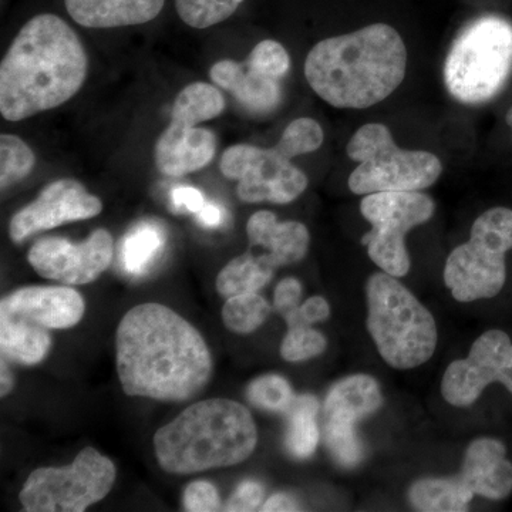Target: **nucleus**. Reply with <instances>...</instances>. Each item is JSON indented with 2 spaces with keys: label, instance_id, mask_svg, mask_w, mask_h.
Returning a JSON list of instances; mask_svg holds the SVG:
<instances>
[{
  "label": "nucleus",
  "instance_id": "f257e3e1",
  "mask_svg": "<svg viewBox=\"0 0 512 512\" xmlns=\"http://www.w3.org/2000/svg\"><path fill=\"white\" fill-rule=\"evenodd\" d=\"M116 366L121 387L131 397L188 402L212 375L207 342L190 322L161 303L128 311L116 335Z\"/></svg>",
  "mask_w": 512,
  "mask_h": 512
},
{
  "label": "nucleus",
  "instance_id": "f03ea898",
  "mask_svg": "<svg viewBox=\"0 0 512 512\" xmlns=\"http://www.w3.org/2000/svg\"><path fill=\"white\" fill-rule=\"evenodd\" d=\"M89 59L63 19L42 13L13 39L0 64V113L22 121L73 99L86 82Z\"/></svg>",
  "mask_w": 512,
  "mask_h": 512
},
{
  "label": "nucleus",
  "instance_id": "7ed1b4c3",
  "mask_svg": "<svg viewBox=\"0 0 512 512\" xmlns=\"http://www.w3.org/2000/svg\"><path fill=\"white\" fill-rule=\"evenodd\" d=\"M406 69L402 36L384 23L320 40L305 62L309 86L336 109H367L386 100Z\"/></svg>",
  "mask_w": 512,
  "mask_h": 512
},
{
  "label": "nucleus",
  "instance_id": "20e7f679",
  "mask_svg": "<svg viewBox=\"0 0 512 512\" xmlns=\"http://www.w3.org/2000/svg\"><path fill=\"white\" fill-rule=\"evenodd\" d=\"M256 444L254 417L228 399L194 403L154 436L158 463L178 476L235 466L251 457Z\"/></svg>",
  "mask_w": 512,
  "mask_h": 512
},
{
  "label": "nucleus",
  "instance_id": "39448f33",
  "mask_svg": "<svg viewBox=\"0 0 512 512\" xmlns=\"http://www.w3.org/2000/svg\"><path fill=\"white\" fill-rule=\"evenodd\" d=\"M367 330L387 365L410 370L429 362L439 333L429 309L387 272L367 279Z\"/></svg>",
  "mask_w": 512,
  "mask_h": 512
},
{
  "label": "nucleus",
  "instance_id": "423d86ee",
  "mask_svg": "<svg viewBox=\"0 0 512 512\" xmlns=\"http://www.w3.org/2000/svg\"><path fill=\"white\" fill-rule=\"evenodd\" d=\"M512 73V23L501 16H481L458 33L444 63L448 93L477 106L493 100Z\"/></svg>",
  "mask_w": 512,
  "mask_h": 512
},
{
  "label": "nucleus",
  "instance_id": "0eeeda50",
  "mask_svg": "<svg viewBox=\"0 0 512 512\" xmlns=\"http://www.w3.org/2000/svg\"><path fill=\"white\" fill-rule=\"evenodd\" d=\"M346 151L359 163L348 181L356 195L426 190L443 173L437 156L429 151L403 150L394 143L389 128L379 123L360 127Z\"/></svg>",
  "mask_w": 512,
  "mask_h": 512
},
{
  "label": "nucleus",
  "instance_id": "6e6552de",
  "mask_svg": "<svg viewBox=\"0 0 512 512\" xmlns=\"http://www.w3.org/2000/svg\"><path fill=\"white\" fill-rule=\"evenodd\" d=\"M512 493V464L503 441L481 437L466 450L453 477L421 478L410 485L407 500L417 511L463 512L476 495L504 500Z\"/></svg>",
  "mask_w": 512,
  "mask_h": 512
},
{
  "label": "nucleus",
  "instance_id": "1a4fd4ad",
  "mask_svg": "<svg viewBox=\"0 0 512 512\" xmlns=\"http://www.w3.org/2000/svg\"><path fill=\"white\" fill-rule=\"evenodd\" d=\"M512 249V210L497 207L474 221L470 239L448 255L444 284L458 302L491 299L507 281L505 255Z\"/></svg>",
  "mask_w": 512,
  "mask_h": 512
},
{
  "label": "nucleus",
  "instance_id": "9d476101",
  "mask_svg": "<svg viewBox=\"0 0 512 512\" xmlns=\"http://www.w3.org/2000/svg\"><path fill=\"white\" fill-rule=\"evenodd\" d=\"M224 109V96L211 84L191 83L181 90L171 111L170 126L154 147L158 171L168 177H181L207 167L214 160L217 137L208 128L198 126L220 116Z\"/></svg>",
  "mask_w": 512,
  "mask_h": 512
},
{
  "label": "nucleus",
  "instance_id": "9b49d317",
  "mask_svg": "<svg viewBox=\"0 0 512 512\" xmlns=\"http://www.w3.org/2000/svg\"><path fill=\"white\" fill-rule=\"evenodd\" d=\"M116 467L96 448H83L70 466L39 468L19 494L29 512H83L109 495Z\"/></svg>",
  "mask_w": 512,
  "mask_h": 512
},
{
  "label": "nucleus",
  "instance_id": "f8f14e48",
  "mask_svg": "<svg viewBox=\"0 0 512 512\" xmlns=\"http://www.w3.org/2000/svg\"><path fill=\"white\" fill-rule=\"evenodd\" d=\"M360 212L372 225L362 238L369 258L396 278L409 274L407 232L431 220L436 212L434 201L420 191L375 192L363 198Z\"/></svg>",
  "mask_w": 512,
  "mask_h": 512
},
{
  "label": "nucleus",
  "instance_id": "ddd939ff",
  "mask_svg": "<svg viewBox=\"0 0 512 512\" xmlns=\"http://www.w3.org/2000/svg\"><path fill=\"white\" fill-rule=\"evenodd\" d=\"M220 170L228 180L238 181L239 200L256 204H289L308 188V177L276 147L235 144L222 154Z\"/></svg>",
  "mask_w": 512,
  "mask_h": 512
},
{
  "label": "nucleus",
  "instance_id": "4468645a",
  "mask_svg": "<svg viewBox=\"0 0 512 512\" xmlns=\"http://www.w3.org/2000/svg\"><path fill=\"white\" fill-rule=\"evenodd\" d=\"M493 383L504 384L512 394V342L498 329L483 333L466 359L448 365L441 380V394L451 406L470 407Z\"/></svg>",
  "mask_w": 512,
  "mask_h": 512
},
{
  "label": "nucleus",
  "instance_id": "2eb2a0df",
  "mask_svg": "<svg viewBox=\"0 0 512 512\" xmlns=\"http://www.w3.org/2000/svg\"><path fill=\"white\" fill-rule=\"evenodd\" d=\"M113 256V237L106 229H97L79 244L60 237L40 239L30 248L28 261L43 278L64 285H86L109 268Z\"/></svg>",
  "mask_w": 512,
  "mask_h": 512
},
{
  "label": "nucleus",
  "instance_id": "dca6fc26",
  "mask_svg": "<svg viewBox=\"0 0 512 512\" xmlns=\"http://www.w3.org/2000/svg\"><path fill=\"white\" fill-rule=\"evenodd\" d=\"M103 211L100 198L90 194L86 187L72 178H62L47 184L39 197L13 215L9 235L15 244L37 234L69 224L90 220Z\"/></svg>",
  "mask_w": 512,
  "mask_h": 512
},
{
  "label": "nucleus",
  "instance_id": "f3484780",
  "mask_svg": "<svg viewBox=\"0 0 512 512\" xmlns=\"http://www.w3.org/2000/svg\"><path fill=\"white\" fill-rule=\"evenodd\" d=\"M83 296L67 286H28L10 293L0 302V320L50 335L53 329H69L82 320Z\"/></svg>",
  "mask_w": 512,
  "mask_h": 512
},
{
  "label": "nucleus",
  "instance_id": "a211bd4d",
  "mask_svg": "<svg viewBox=\"0 0 512 512\" xmlns=\"http://www.w3.org/2000/svg\"><path fill=\"white\" fill-rule=\"evenodd\" d=\"M212 82L231 93L249 113L265 116L278 109L282 100L281 80L245 60H221L211 67Z\"/></svg>",
  "mask_w": 512,
  "mask_h": 512
},
{
  "label": "nucleus",
  "instance_id": "6ab92c4d",
  "mask_svg": "<svg viewBox=\"0 0 512 512\" xmlns=\"http://www.w3.org/2000/svg\"><path fill=\"white\" fill-rule=\"evenodd\" d=\"M249 247L261 248L278 268L296 264L308 254L311 235L298 221L279 222L274 212L258 211L247 224Z\"/></svg>",
  "mask_w": 512,
  "mask_h": 512
},
{
  "label": "nucleus",
  "instance_id": "aec40b11",
  "mask_svg": "<svg viewBox=\"0 0 512 512\" xmlns=\"http://www.w3.org/2000/svg\"><path fill=\"white\" fill-rule=\"evenodd\" d=\"M383 406L382 387L375 377H345L329 390L323 404V424L356 427L357 421L372 416Z\"/></svg>",
  "mask_w": 512,
  "mask_h": 512
},
{
  "label": "nucleus",
  "instance_id": "412c9836",
  "mask_svg": "<svg viewBox=\"0 0 512 512\" xmlns=\"http://www.w3.org/2000/svg\"><path fill=\"white\" fill-rule=\"evenodd\" d=\"M165 0H64L74 22L90 29L144 25L160 15Z\"/></svg>",
  "mask_w": 512,
  "mask_h": 512
},
{
  "label": "nucleus",
  "instance_id": "4be33fe9",
  "mask_svg": "<svg viewBox=\"0 0 512 512\" xmlns=\"http://www.w3.org/2000/svg\"><path fill=\"white\" fill-rule=\"evenodd\" d=\"M276 266L272 256L261 248L249 247L245 254L229 261L217 276V291L224 298L258 292L271 282Z\"/></svg>",
  "mask_w": 512,
  "mask_h": 512
},
{
  "label": "nucleus",
  "instance_id": "5701e85b",
  "mask_svg": "<svg viewBox=\"0 0 512 512\" xmlns=\"http://www.w3.org/2000/svg\"><path fill=\"white\" fill-rule=\"evenodd\" d=\"M165 244L164 229L157 222H140L124 237L120 245L121 268L128 275L146 274Z\"/></svg>",
  "mask_w": 512,
  "mask_h": 512
},
{
  "label": "nucleus",
  "instance_id": "b1692460",
  "mask_svg": "<svg viewBox=\"0 0 512 512\" xmlns=\"http://www.w3.org/2000/svg\"><path fill=\"white\" fill-rule=\"evenodd\" d=\"M319 412V402L311 394L296 396L288 414V431H286V448L292 457L306 460L312 456L318 447L320 430L316 423Z\"/></svg>",
  "mask_w": 512,
  "mask_h": 512
},
{
  "label": "nucleus",
  "instance_id": "393cba45",
  "mask_svg": "<svg viewBox=\"0 0 512 512\" xmlns=\"http://www.w3.org/2000/svg\"><path fill=\"white\" fill-rule=\"evenodd\" d=\"M272 306L258 292L231 296L222 308V320L231 332L249 335L264 325L271 315Z\"/></svg>",
  "mask_w": 512,
  "mask_h": 512
},
{
  "label": "nucleus",
  "instance_id": "a878e982",
  "mask_svg": "<svg viewBox=\"0 0 512 512\" xmlns=\"http://www.w3.org/2000/svg\"><path fill=\"white\" fill-rule=\"evenodd\" d=\"M36 157L32 148L18 136L2 134L0 137V185L2 190L25 180L33 168Z\"/></svg>",
  "mask_w": 512,
  "mask_h": 512
},
{
  "label": "nucleus",
  "instance_id": "bb28decb",
  "mask_svg": "<svg viewBox=\"0 0 512 512\" xmlns=\"http://www.w3.org/2000/svg\"><path fill=\"white\" fill-rule=\"evenodd\" d=\"M244 0H175L178 16L194 29L218 25L237 12Z\"/></svg>",
  "mask_w": 512,
  "mask_h": 512
},
{
  "label": "nucleus",
  "instance_id": "cd10ccee",
  "mask_svg": "<svg viewBox=\"0 0 512 512\" xmlns=\"http://www.w3.org/2000/svg\"><path fill=\"white\" fill-rule=\"evenodd\" d=\"M249 402L268 412L286 413L296 399L288 380L278 375L258 377L247 389Z\"/></svg>",
  "mask_w": 512,
  "mask_h": 512
},
{
  "label": "nucleus",
  "instance_id": "c85d7f7f",
  "mask_svg": "<svg viewBox=\"0 0 512 512\" xmlns=\"http://www.w3.org/2000/svg\"><path fill=\"white\" fill-rule=\"evenodd\" d=\"M325 140L322 127L318 121L309 119V117H301V119L293 120L288 127L285 128L281 140L276 143V148L285 154L286 157L293 158L311 154L318 150Z\"/></svg>",
  "mask_w": 512,
  "mask_h": 512
},
{
  "label": "nucleus",
  "instance_id": "c756f323",
  "mask_svg": "<svg viewBox=\"0 0 512 512\" xmlns=\"http://www.w3.org/2000/svg\"><path fill=\"white\" fill-rule=\"evenodd\" d=\"M328 348V340L313 329L308 323L288 326L284 342L281 345V356L286 362H305L322 355Z\"/></svg>",
  "mask_w": 512,
  "mask_h": 512
},
{
  "label": "nucleus",
  "instance_id": "7c9ffc66",
  "mask_svg": "<svg viewBox=\"0 0 512 512\" xmlns=\"http://www.w3.org/2000/svg\"><path fill=\"white\" fill-rule=\"evenodd\" d=\"M322 436L329 453L339 466L352 468L362 461L363 444L356 427H338L323 424Z\"/></svg>",
  "mask_w": 512,
  "mask_h": 512
},
{
  "label": "nucleus",
  "instance_id": "2f4dec72",
  "mask_svg": "<svg viewBox=\"0 0 512 512\" xmlns=\"http://www.w3.org/2000/svg\"><path fill=\"white\" fill-rule=\"evenodd\" d=\"M247 60L279 80L284 79L291 69V57L285 47L275 40H262L252 49Z\"/></svg>",
  "mask_w": 512,
  "mask_h": 512
},
{
  "label": "nucleus",
  "instance_id": "473e14b6",
  "mask_svg": "<svg viewBox=\"0 0 512 512\" xmlns=\"http://www.w3.org/2000/svg\"><path fill=\"white\" fill-rule=\"evenodd\" d=\"M185 510L191 512H210L222 510L220 494L208 481H194L185 488Z\"/></svg>",
  "mask_w": 512,
  "mask_h": 512
},
{
  "label": "nucleus",
  "instance_id": "72a5a7b5",
  "mask_svg": "<svg viewBox=\"0 0 512 512\" xmlns=\"http://www.w3.org/2000/svg\"><path fill=\"white\" fill-rule=\"evenodd\" d=\"M265 490L256 481H244L225 504V511H256L264 503Z\"/></svg>",
  "mask_w": 512,
  "mask_h": 512
},
{
  "label": "nucleus",
  "instance_id": "f704fd0d",
  "mask_svg": "<svg viewBox=\"0 0 512 512\" xmlns=\"http://www.w3.org/2000/svg\"><path fill=\"white\" fill-rule=\"evenodd\" d=\"M302 285L296 278H285L275 289L274 308L279 315L286 316L301 306Z\"/></svg>",
  "mask_w": 512,
  "mask_h": 512
},
{
  "label": "nucleus",
  "instance_id": "c9c22d12",
  "mask_svg": "<svg viewBox=\"0 0 512 512\" xmlns=\"http://www.w3.org/2000/svg\"><path fill=\"white\" fill-rule=\"evenodd\" d=\"M171 200L178 212H192L195 215L204 208L205 202H207L202 192L194 187L174 188Z\"/></svg>",
  "mask_w": 512,
  "mask_h": 512
},
{
  "label": "nucleus",
  "instance_id": "e433bc0d",
  "mask_svg": "<svg viewBox=\"0 0 512 512\" xmlns=\"http://www.w3.org/2000/svg\"><path fill=\"white\" fill-rule=\"evenodd\" d=\"M299 315L309 325L325 322L330 316L329 303L322 296H313V298H309L308 301L299 306Z\"/></svg>",
  "mask_w": 512,
  "mask_h": 512
},
{
  "label": "nucleus",
  "instance_id": "4c0bfd02",
  "mask_svg": "<svg viewBox=\"0 0 512 512\" xmlns=\"http://www.w3.org/2000/svg\"><path fill=\"white\" fill-rule=\"evenodd\" d=\"M197 220L207 228L221 227L224 222V210L214 202H205L204 208L197 214Z\"/></svg>",
  "mask_w": 512,
  "mask_h": 512
},
{
  "label": "nucleus",
  "instance_id": "58836bf2",
  "mask_svg": "<svg viewBox=\"0 0 512 512\" xmlns=\"http://www.w3.org/2000/svg\"><path fill=\"white\" fill-rule=\"evenodd\" d=\"M262 511H299L301 507H299L298 501L295 498L291 497V495L279 493L274 494L272 497H269L268 500L265 501V504L262 505Z\"/></svg>",
  "mask_w": 512,
  "mask_h": 512
},
{
  "label": "nucleus",
  "instance_id": "ea45409f",
  "mask_svg": "<svg viewBox=\"0 0 512 512\" xmlns=\"http://www.w3.org/2000/svg\"><path fill=\"white\" fill-rule=\"evenodd\" d=\"M2 397L8 396L12 392L13 386H15V380H13L12 372L8 366H6V357L2 356Z\"/></svg>",
  "mask_w": 512,
  "mask_h": 512
},
{
  "label": "nucleus",
  "instance_id": "a19ab883",
  "mask_svg": "<svg viewBox=\"0 0 512 512\" xmlns=\"http://www.w3.org/2000/svg\"><path fill=\"white\" fill-rule=\"evenodd\" d=\"M505 120H507L508 126L511 127L512 130V107L510 110H508L507 117H505Z\"/></svg>",
  "mask_w": 512,
  "mask_h": 512
}]
</instances>
